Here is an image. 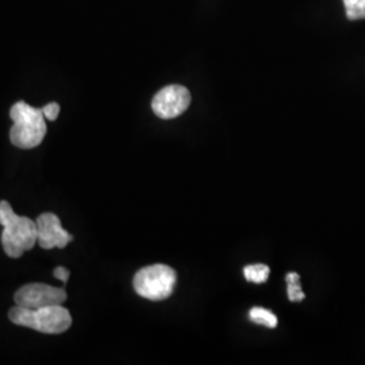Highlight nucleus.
<instances>
[{
    "instance_id": "obj_1",
    "label": "nucleus",
    "mask_w": 365,
    "mask_h": 365,
    "mask_svg": "<svg viewBox=\"0 0 365 365\" xmlns=\"http://www.w3.org/2000/svg\"><path fill=\"white\" fill-rule=\"evenodd\" d=\"M0 225L3 226L1 247L9 257L19 259L37 244L36 221L16 215L7 200L0 202Z\"/></svg>"
},
{
    "instance_id": "obj_2",
    "label": "nucleus",
    "mask_w": 365,
    "mask_h": 365,
    "mask_svg": "<svg viewBox=\"0 0 365 365\" xmlns=\"http://www.w3.org/2000/svg\"><path fill=\"white\" fill-rule=\"evenodd\" d=\"M10 117L14 120L10 130L11 144L21 149H33L42 144L46 135V122L42 108H36L19 101L11 107Z\"/></svg>"
},
{
    "instance_id": "obj_3",
    "label": "nucleus",
    "mask_w": 365,
    "mask_h": 365,
    "mask_svg": "<svg viewBox=\"0 0 365 365\" xmlns=\"http://www.w3.org/2000/svg\"><path fill=\"white\" fill-rule=\"evenodd\" d=\"M10 321L19 327H30L43 334H61L72 325L69 310L61 304L41 309L15 306L9 313Z\"/></svg>"
},
{
    "instance_id": "obj_4",
    "label": "nucleus",
    "mask_w": 365,
    "mask_h": 365,
    "mask_svg": "<svg viewBox=\"0 0 365 365\" xmlns=\"http://www.w3.org/2000/svg\"><path fill=\"white\" fill-rule=\"evenodd\" d=\"M133 286L135 292L145 299H167L176 286V272L164 264L149 265L135 274Z\"/></svg>"
},
{
    "instance_id": "obj_5",
    "label": "nucleus",
    "mask_w": 365,
    "mask_h": 365,
    "mask_svg": "<svg viewBox=\"0 0 365 365\" xmlns=\"http://www.w3.org/2000/svg\"><path fill=\"white\" fill-rule=\"evenodd\" d=\"M15 303L27 309H41L46 306L63 304L66 300L64 288L53 287L42 283H30L15 292Z\"/></svg>"
},
{
    "instance_id": "obj_6",
    "label": "nucleus",
    "mask_w": 365,
    "mask_h": 365,
    "mask_svg": "<svg viewBox=\"0 0 365 365\" xmlns=\"http://www.w3.org/2000/svg\"><path fill=\"white\" fill-rule=\"evenodd\" d=\"M191 93L182 86H168L157 92L152 101V108L161 119H173L182 115L190 107Z\"/></svg>"
},
{
    "instance_id": "obj_7",
    "label": "nucleus",
    "mask_w": 365,
    "mask_h": 365,
    "mask_svg": "<svg viewBox=\"0 0 365 365\" xmlns=\"http://www.w3.org/2000/svg\"><path fill=\"white\" fill-rule=\"evenodd\" d=\"M37 225V244L42 249H64L73 240L61 226L60 218L53 212H43L36 220Z\"/></svg>"
},
{
    "instance_id": "obj_8",
    "label": "nucleus",
    "mask_w": 365,
    "mask_h": 365,
    "mask_svg": "<svg viewBox=\"0 0 365 365\" xmlns=\"http://www.w3.org/2000/svg\"><path fill=\"white\" fill-rule=\"evenodd\" d=\"M249 318L255 324H259L262 327H271V329L277 327V317L274 313H271L269 310L262 309V307H253L249 312Z\"/></svg>"
},
{
    "instance_id": "obj_9",
    "label": "nucleus",
    "mask_w": 365,
    "mask_h": 365,
    "mask_svg": "<svg viewBox=\"0 0 365 365\" xmlns=\"http://www.w3.org/2000/svg\"><path fill=\"white\" fill-rule=\"evenodd\" d=\"M269 267L264 265V264H255V265H247L244 268V274L245 279L252 283H265L269 277Z\"/></svg>"
},
{
    "instance_id": "obj_10",
    "label": "nucleus",
    "mask_w": 365,
    "mask_h": 365,
    "mask_svg": "<svg viewBox=\"0 0 365 365\" xmlns=\"http://www.w3.org/2000/svg\"><path fill=\"white\" fill-rule=\"evenodd\" d=\"M286 282L288 284V299L291 302H299L304 299V294L300 289L299 274L297 272H289L286 276Z\"/></svg>"
},
{
    "instance_id": "obj_11",
    "label": "nucleus",
    "mask_w": 365,
    "mask_h": 365,
    "mask_svg": "<svg viewBox=\"0 0 365 365\" xmlns=\"http://www.w3.org/2000/svg\"><path fill=\"white\" fill-rule=\"evenodd\" d=\"M345 4L346 16L351 21L365 19V0H342Z\"/></svg>"
},
{
    "instance_id": "obj_12",
    "label": "nucleus",
    "mask_w": 365,
    "mask_h": 365,
    "mask_svg": "<svg viewBox=\"0 0 365 365\" xmlns=\"http://www.w3.org/2000/svg\"><path fill=\"white\" fill-rule=\"evenodd\" d=\"M42 113H43V115H45L46 119L56 120L57 117H58V114H60V105L56 103V102H52V103L42 107Z\"/></svg>"
},
{
    "instance_id": "obj_13",
    "label": "nucleus",
    "mask_w": 365,
    "mask_h": 365,
    "mask_svg": "<svg viewBox=\"0 0 365 365\" xmlns=\"http://www.w3.org/2000/svg\"><path fill=\"white\" fill-rule=\"evenodd\" d=\"M53 274H54V277L56 279H58V280H61L64 284H66V282H68V279H69V269H66V267H57L54 271H53Z\"/></svg>"
}]
</instances>
